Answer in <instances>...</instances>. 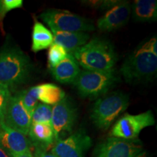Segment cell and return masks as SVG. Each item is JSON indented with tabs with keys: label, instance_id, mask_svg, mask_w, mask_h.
I'll use <instances>...</instances> for the list:
<instances>
[{
	"label": "cell",
	"instance_id": "cell-1",
	"mask_svg": "<svg viewBox=\"0 0 157 157\" xmlns=\"http://www.w3.org/2000/svg\"><path fill=\"white\" fill-rule=\"evenodd\" d=\"M84 70L112 71L118 60L117 54L111 42L101 38H94L84 46L71 53Z\"/></svg>",
	"mask_w": 157,
	"mask_h": 157
},
{
	"label": "cell",
	"instance_id": "cell-2",
	"mask_svg": "<svg viewBox=\"0 0 157 157\" xmlns=\"http://www.w3.org/2000/svg\"><path fill=\"white\" fill-rule=\"evenodd\" d=\"M31 67L29 57L20 49L7 48L0 51V82L9 87L26 81Z\"/></svg>",
	"mask_w": 157,
	"mask_h": 157
},
{
	"label": "cell",
	"instance_id": "cell-3",
	"mask_svg": "<svg viewBox=\"0 0 157 157\" xmlns=\"http://www.w3.org/2000/svg\"><path fill=\"white\" fill-rule=\"evenodd\" d=\"M157 56L140 45L121 65V74L127 82L136 83L148 80L156 73Z\"/></svg>",
	"mask_w": 157,
	"mask_h": 157
},
{
	"label": "cell",
	"instance_id": "cell-4",
	"mask_svg": "<svg viewBox=\"0 0 157 157\" xmlns=\"http://www.w3.org/2000/svg\"><path fill=\"white\" fill-rule=\"evenodd\" d=\"M128 105V95L122 93H111L96 101L92 110L91 119L98 128L107 129Z\"/></svg>",
	"mask_w": 157,
	"mask_h": 157
},
{
	"label": "cell",
	"instance_id": "cell-5",
	"mask_svg": "<svg viewBox=\"0 0 157 157\" xmlns=\"http://www.w3.org/2000/svg\"><path fill=\"white\" fill-rule=\"evenodd\" d=\"M118 81L114 71L109 72L82 70L74 85L82 97L96 98L107 93Z\"/></svg>",
	"mask_w": 157,
	"mask_h": 157
},
{
	"label": "cell",
	"instance_id": "cell-6",
	"mask_svg": "<svg viewBox=\"0 0 157 157\" xmlns=\"http://www.w3.org/2000/svg\"><path fill=\"white\" fill-rule=\"evenodd\" d=\"M39 17L50 26L52 31L85 32L95 29L92 20L62 10L49 9Z\"/></svg>",
	"mask_w": 157,
	"mask_h": 157
},
{
	"label": "cell",
	"instance_id": "cell-7",
	"mask_svg": "<svg viewBox=\"0 0 157 157\" xmlns=\"http://www.w3.org/2000/svg\"><path fill=\"white\" fill-rule=\"evenodd\" d=\"M154 124V117L151 111L137 115L125 113L113 124L110 135L124 140H135L143 129Z\"/></svg>",
	"mask_w": 157,
	"mask_h": 157
},
{
	"label": "cell",
	"instance_id": "cell-8",
	"mask_svg": "<svg viewBox=\"0 0 157 157\" xmlns=\"http://www.w3.org/2000/svg\"><path fill=\"white\" fill-rule=\"evenodd\" d=\"M77 118V109L66 96L52 108L51 126L56 141L61 139L64 133L71 132Z\"/></svg>",
	"mask_w": 157,
	"mask_h": 157
},
{
	"label": "cell",
	"instance_id": "cell-9",
	"mask_svg": "<svg viewBox=\"0 0 157 157\" xmlns=\"http://www.w3.org/2000/svg\"><path fill=\"white\" fill-rule=\"evenodd\" d=\"M143 151L138 139L124 140L110 137L95 148L94 157H134Z\"/></svg>",
	"mask_w": 157,
	"mask_h": 157
},
{
	"label": "cell",
	"instance_id": "cell-10",
	"mask_svg": "<svg viewBox=\"0 0 157 157\" xmlns=\"http://www.w3.org/2000/svg\"><path fill=\"white\" fill-rule=\"evenodd\" d=\"M91 146V137L80 129L66 138L56 141L51 153L58 157H85Z\"/></svg>",
	"mask_w": 157,
	"mask_h": 157
},
{
	"label": "cell",
	"instance_id": "cell-11",
	"mask_svg": "<svg viewBox=\"0 0 157 157\" xmlns=\"http://www.w3.org/2000/svg\"><path fill=\"white\" fill-rule=\"evenodd\" d=\"M4 124L25 136L28 135L31 124V116L23 105L19 93L11 96L6 110Z\"/></svg>",
	"mask_w": 157,
	"mask_h": 157
},
{
	"label": "cell",
	"instance_id": "cell-12",
	"mask_svg": "<svg viewBox=\"0 0 157 157\" xmlns=\"http://www.w3.org/2000/svg\"><path fill=\"white\" fill-rule=\"evenodd\" d=\"M131 15V5L129 2L121 1L107 11L97 21V27L102 31H112L126 25Z\"/></svg>",
	"mask_w": 157,
	"mask_h": 157
},
{
	"label": "cell",
	"instance_id": "cell-13",
	"mask_svg": "<svg viewBox=\"0 0 157 157\" xmlns=\"http://www.w3.org/2000/svg\"><path fill=\"white\" fill-rule=\"evenodd\" d=\"M31 143L26 136L5 124L0 126V148L8 156L31 151Z\"/></svg>",
	"mask_w": 157,
	"mask_h": 157
},
{
	"label": "cell",
	"instance_id": "cell-14",
	"mask_svg": "<svg viewBox=\"0 0 157 157\" xmlns=\"http://www.w3.org/2000/svg\"><path fill=\"white\" fill-rule=\"evenodd\" d=\"M28 135L31 144L34 145L35 149L47 151L56 143L53 129L48 124L31 123Z\"/></svg>",
	"mask_w": 157,
	"mask_h": 157
},
{
	"label": "cell",
	"instance_id": "cell-15",
	"mask_svg": "<svg viewBox=\"0 0 157 157\" xmlns=\"http://www.w3.org/2000/svg\"><path fill=\"white\" fill-rule=\"evenodd\" d=\"M50 71L52 75L57 81L60 83L68 84L73 83L81 70L76 59L68 53L63 61Z\"/></svg>",
	"mask_w": 157,
	"mask_h": 157
},
{
	"label": "cell",
	"instance_id": "cell-16",
	"mask_svg": "<svg viewBox=\"0 0 157 157\" xmlns=\"http://www.w3.org/2000/svg\"><path fill=\"white\" fill-rule=\"evenodd\" d=\"M52 32L54 44L62 46L69 54L84 46L90 39V35L85 32Z\"/></svg>",
	"mask_w": 157,
	"mask_h": 157
},
{
	"label": "cell",
	"instance_id": "cell-17",
	"mask_svg": "<svg viewBox=\"0 0 157 157\" xmlns=\"http://www.w3.org/2000/svg\"><path fill=\"white\" fill-rule=\"evenodd\" d=\"M132 17L137 22L156 21L157 17L156 0H136L132 9Z\"/></svg>",
	"mask_w": 157,
	"mask_h": 157
},
{
	"label": "cell",
	"instance_id": "cell-18",
	"mask_svg": "<svg viewBox=\"0 0 157 157\" xmlns=\"http://www.w3.org/2000/svg\"><path fill=\"white\" fill-rule=\"evenodd\" d=\"M53 44L52 33L47 29L42 23L35 21L32 32V45L31 50L38 52L48 49Z\"/></svg>",
	"mask_w": 157,
	"mask_h": 157
},
{
	"label": "cell",
	"instance_id": "cell-19",
	"mask_svg": "<svg viewBox=\"0 0 157 157\" xmlns=\"http://www.w3.org/2000/svg\"><path fill=\"white\" fill-rule=\"evenodd\" d=\"M38 86V100L47 105H56L63 98L64 91L53 84H42Z\"/></svg>",
	"mask_w": 157,
	"mask_h": 157
},
{
	"label": "cell",
	"instance_id": "cell-20",
	"mask_svg": "<svg viewBox=\"0 0 157 157\" xmlns=\"http://www.w3.org/2000/svg\"><path fill=\"white\" fill-rule=\"evenodd\" d=\"M52 106L40 103H38L31 113V123L48 124L51 125Z\"/></svg>",
	"mask_w": 157,
	"mask_h": 157
},
{
	"label": "cell",
	"instance_id": "cell-21",
	"mask_svg": "<svg viewBox=\"0 0 157 157\" xmlns=\"http://www.w3.org/2000/svg\"><path fill=\"white\" fill-rule=\"evenodd\" d=\"M22 103L31 116L35 108L38 105V86L30 87L28 90H23L19 93Z\"/></svg>",
	"mask_w": 157,
	"mask_h": 157
},
{
	"label": "cell",
	"instance_id": "cell-22",
	"mask_svg": "<svg viewBox=\"0 0 157 157\" xmlns=\"http://www.w3.org/2000/svg\"><path fill=\"white\" fill-rule=\"evenodd\" d=\"M68 52L60 45L57 44H52L49 48L48 50V66L50 69L60 63L68 56Z\"/></svg>",
	"mask_w": 157,
	"mask_h": 157
},
{
	"label": "cell",
	"instance_id": "cell-23",
	"mask_svg": "<svg viewBox=\"0 0 157 157\" xmlns=\"http://www.w3.org/2000/svg\"><path fill=\"white\" fill-rule=\"evenodd\" d=\"M11 98L10 87L0 82V126L4 124L5 115Z\"/></svg>",
	"mask_w": 157,
	"mask_h": 157
},
{
	"label": "cell",
	"instance_id": "cell-24",
	"mask_svg": "<svg viewBox=\"0 0 157 157\" xmlns=\"http://www.w3.org/2000/svg\"><path fill=\"white\" fill-rule=\"evenodd\" d=\"M23 6L22 0H0V21L10 11Z\"/></svg>",
	"mask_w": 157,
	"mask_h": 157
},
{
	"label": "cell",
	"instance_id": "cell-25",
	"mask_svg": "<svg viewBox=\"0 0 157 157\" xmlns=\"http://www.w3.org/2000/svg\"><path fill=\"white\" fill-rule=\"evenodd\" d=\"M121 1H116V0H105V1H88L84 2V3L87 4L90 6L95 8H99L101 10L111 9L115 5H117Z\"/></svg>",
	"mask_w": 157,
	"mask_h": 157
},
{
	"label": "cell",
	"instance_id": "cell-26",
	"mask_svg": "<svg viewBox=\"0 0 157 157\" xmlns=\"http://www.w3.org/2000/svg\"><path fill=\"white\" fill-rule=\"evenodd\" d=\"M144 48L147 49L149 52L154 54L155 56H157V39L156 37L151 39L148 42L143 43V44Z\"/></svg>",
	"mask_w": 157,
	"mask_h": 157
},
{
	"label": "cell",
	"instance_id": "cell-27",
	"mask_svg": "<svg viewBox=\"0 0 157 157\" xmlns=\"http://www.w3.org/2000/svg\"><path fill=\"white\" fill-rule=\"evenodd\" d=\"M34 157H58L52 153H48L46 151L39 150V149H35Z\"/></svg>",
	"mask_w": 157,
	"mask_h": 157
},
{
	"label": "cell",
	"instance_id": "cell-28",
	"mask_svg": "<svg viewBox=\"0 0 157 157\" xmlns=\"http://www.w3.org/2000/svg\"><path fill=\"white\" fill-rule=\"evenodd\" d=\"M10 157H34V156H33L31 151H29V152L23 153V154H20L11 155V156H10Z\"/></svg>",
	"mask_w": 157,
	"mask_h": 157
},
{
	"label": "cell",
	"instance_id": "cell-29",
	"mask_svg": "<svg viewBox=\"0 0 157 157\" xmlns=\"http://www.w3.org/2000/svg\"><path fill=\"white\" fill-rule=\"evenodd\" d=\"M0 157H10L2 149L0 148Z\"/></svg>",
	"mask_w": 157,
	"mask_h": 157
},
{
	"label": "cell",
	"instance_id": "cell-30",
	"mask_svg": "<svg viewBox=\"0 0 157 157\" xmlns=\"http://www.w3.org/2000/svg\"><path fill=\"white\" fill-rule=\"evenodd\" d=\"M134 157H148V156H147V154H146V152L142 151L141 153H140V154L136 155V156H134Z\"/></svg>",
	"mask_w": 157,
	"mask_h": 157
}]
</instances>
